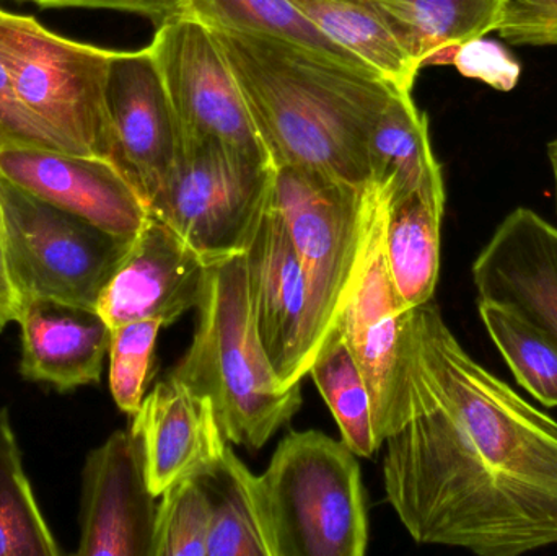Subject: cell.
<instances>
[{
	"instance_id": "obj_1",
	"label": "cell",
	"mask_w": 557,
	"mask_h": 556,
	"mask_svg": "<svg viewBox=\"0 0 557 556\" xmlns=\"http://www.w3.org/2000/svg\"><path fill=\"white\" fill-rule=\"evenodd\" d=\"M386 499L419 544L480 556L557 545V421L474 361L441 310L409 312Z\"/></svg>"
},
{
	"instance_id": "obj_2",
	"label": "cell",
	"mask_w": 557,
	"mask_h": 556,
	"mask_svg": "<svg viewBox=\"0 0 557 556\" xmlns=\"http://www.w3.org/2000/svg\"><path fill=\"white\" fill-rule=\"evenodd\" d=\"M211 32L274 166L369 182L367 140L396 91L392 84L366 65L287 39Z\"/></svg>"
},
{
	"instance_id": "obj_3",
	"label": "cell",
	"mask_w": 557,
	"mask_h": 556,
	"mask_svg": "<svg viewBox=\"0 0 557 556\" xmlns=\"http://www.w3.org/2000/svg\"><path fill=\"white\" fill-rule=\"evenodd\" d=\"M195 336L169 378L208 397L228 443L258 450L301 407L300 384L284 387L264 351L248 283L247 254L209 267Z\"/></svg>"
},
{
	"instance_id": "obj_4",
	"label": "cell",
	"mask_w": 557,
	"mask_h": 556,
	"mask_svg": "<svg viewBox=\"0 0 557 556\" xmlns=\"http://www.w3.org/2000/svg\"><path fill=\"white\" fill-rule=\"evenodd\" d=\"M392 191L388 180L356 185L307 166L274 169L268 205L284 222L307 281L308 371L339 329Z\"/></svg>"
},
{
	"instance_id": "obj_5",
	"label": "cell",
	"mask_w": 557,
	"mask_h": 556,
	"mask_svg": "<svg viewBox=\"0 0 557 556\" xmlns=\"http://www.w3.org/2000/svg\"><path fill=\"white\" fill-rule=\"evenodd\" d=\"M273 556H362L369 518L357 456L317 430L292 431L258 475Z\"/></svg>"
},
{
	"instance_id": "obj_6",
	"label": "cell",
	"mask_w": 557,
	"mask_h": 556,
	"mask_svg": "<svg viewBox=\"0 0 557 556\" xmlns=\"http://www.w3.org/2000/svg\"><path fill=\"white\" fill-rule=\"evenodd\" d=\"M113 52L0 9V54L16 100L55 150L111 159L107 81Z\"/></svg>"
},
{
	"instance_id": "obj_7",
	"label": "cell",
	"mask_w": 557,
	"mask_h": 556,
	"mask_svg": "<svg viewBox=\"0 0 557 556\" xmlns=\"http://www.w3.org/2000/svg\"><path fill=\"white\" fill-rule=\"evenodd\" d=\"M0 199L7 270L18 307L45 297L97 309L133 238L62 211L2 176Z\"/></svg>"
},
{
	"instance_id": "obj_8",
	"label": "cell",
	"mask_w": 557,
	"mask_h": 556,
	"mask_svg": "<svg viewBox=\"0 0 557 556\" xmlns=\"http://www.w3.org/2000/svg\"><path fill=\"white\" fill-rule=\"evenodd\" d=\"M270 157L219 143L183 149L149 214L176 232L209 264L245 255L273 185Z\"/></svg>"
},
{
	"instance_id": "obj_9",
	"label": "cell",
	"mask_w": 557,
	"mask_h": 556,
	"mask_svg": "<svg viewBox=\"0 0 557 556\" xmlns=\"http://www.w3.org/2000/svg\"><path fill=\"white\" fill-rule=\"evenodd\" d=\"M147 48L175 111L183 149L219 143L268 157L240 85L208 26L180 16L156 28Z\"/></svg>"
},
{
	"instance_id": "obj_10",
	"label": "cell",
	"mask_w": 557,
	"mask_h": 556,
	"mask_svg": "<svg viewBox=\"0 0 557 556\" xmlns=\"http://www.w3.org/2000/svg\"><path fill=\"white\" fill-rule=\"evenodd\" d=\"M107 111L110 162L149 208L183 153L182 131L149 48L113 52Z\"/></svg>"
},
{
	"instance_id": "obj_11",
	"label": "cell",
	"mask_w": 557,
	"mask_h": 556,
	"mask_svg": "<svg viewBox=\"0 0 557 556\" xmlns=\"http://www.w3.org/2000/svg\"><path fill=\"white\" fill-rule=\"evenodd\" d=\"M389 199L376 222L366 271L337 329L366 379L372 404L373 433L380 447L401 420L406 330L411 312L399 299L386 267L383 237Z\"/></svg>"
},
{
	"instance_id": "obj_12",
	"label": "cell",
	"mask_w": 557,
	"mask_h": 556,
	"mask_svg": "<svg viewBox=\"0 0 557 556\" xmlns=\"http://www.w3.org/2000/svg\"><path fill=\"white\" fill-rule=\"evenodd\" d=\"M156 499L139 437L114 431L88 453L82 470L77 555L152 556Z\"/></svg>"
},
{
	"instance_id": "obj_13",
	"label": "cell",
	"mask_w": 557,
	"mask_h": 556,
	"mask_svg": "<svg viewBox=\"0 0 557 556\" xmlns=\"http://www.w3.org/2000/svg\"><path fill=\"white\" fill-rule=\"evenodd\" d=\"M209 267L173 228L149 215L101 293L97 312L110 329L137 320L173 325L198 309Z\"/></svg>"
},
{
	"instance_id": "obj_14",
	"label": "cell",
	"mask_w": 557,
	"mask_h": 556,
	"mask_svg": "<svg viewBox=\"0 0 557 556\" xmlns=\"http://www.w3.org/2000/svg\"><path fill=\"white\" fill-rule=\"evenodd\" d=\"M0 176L120 237H136L150 215L123 173L100 157L9 147L0 150Z\"/></svg>"
},
{
	"instance_id": "obj_15",
	"label": "cell",
	"mask_w": 557,
	"mask_h": 556,
	"mask_svg": "<svg viewBox=\"0 0 557 556\" xmlns=\"http://www.w3.org/2000/svg\"><path fill=\"white\" fill-rule=\"evenodd\" d=\"M471 277L478 300L512 310L557 345V227L513 209L480 251Z\"/></svg>"
},
{
	"instance_id": "obj_16",
	"label": "cell",
	"mask_w": 557,
	"mask_h": 556,
	"mask_svg": "<svg viewBox=\"0 0 557 556\" xmlns=\"http://www.w3.org/2000/svg\"><path fill=\"white\" fill-rule=\"evenodd\" d=\"M248 283L264 351L284 387L308 374V291L284 222L270 205L247 251Z\"/></svg>"
},
{
	"instance_id": "obj_17",
	"label": "cell",
	"mask_w": 557,
	"mask_h": 556,
	"mask_svg": "<svg viewBox=\"0 0 557 556\" xmlns=\"http://www.w3.org/2000/svg\"><path fill=\"white\" fill-rule=\"evenodd\" d=\"M133 418L131 431L143 446L147 483L156 498L195 475L228 444L211 400L169 375L144 397Z\"/></svg>"
},
{
	"instance_id": "obj_18",
	"label": "cell",
	"mask_w": 557,
	"mask_h": 556,
	"mask_svg": "<svg viewBox=\"0 0 557 556\" xmlns=\"http://www.w3.org/2000/svg\"><path fill=\"white\" fill-rule=\"evenodd\" d=\"M18 323L23 379L62 394L100 382L111 329L97 309L36 297L22 304Z\"/></svg>"
},
{
	"instance_id": "obj_19",
	"label": "cell",
	"mask_w": 557,
	"mask_h": 556,
	"mask_svg": "<svg viewBox=\"0 0 557 556\" xmlns=\"http://www.w3.org/2000/svg\"><path fill=\"white\" fill-rule=\"evenodd\" d=\"M370 180L392 182L393 195L419 191L445 201L441 163L432 152L429 123L411 94L396 90L367 140Z\"/></svg>"
},
{
	"instance_id": "obj_20",
	"label": "cell",
	"mask_w": 557,
	"mask_h": 556,
	"mask_svg": "<svg viewBox=\"0 0 557 556\" xmlns=\"http://www.w3.org/2000/svg\"><path fill=\"white\" fill-rule=\"evenodd\" d=\"M445 201L424 193L393 195L386 215V267L406 309L431 302L441 271V225Z\"/></svg>"
},
{
	"instance_id": "obj_21",
	"label": "cell",
	"mask_w": 557,
	"mask_h": 556,
	"mask_svg": "<svg viewBox=\"0 0 557 556\" xmlns=\"http://www.w3.org/2000/svg\"><path fill=\"white\" fill-rule=\"evenodd\" d=\"M195 475L211 505L208 556H273L258 475L231 443Z\"/></svg>"
},
{
	"instance_id": "obj_22",
	"label": "cell",
	"mask_w": 557,
	"mask_h": 556,
	"mask_svg": "<svg viewBox=\"0 0 557 556\" xmlns=\"http://www.w3.org/2000/svg\"><path fill=\"white\" fill-rule=\"evenodd\" d=\"M331 42L382 75L396 90L411 94L421 71L418 59L362 0H290Z\"/></svg>"
},
{
	"instance_id": "obj_23",
	"label": "cell",
	"mask_w": 557,
	"mask_h": 556,
	"mask_svg": "<svg viewBox=\"0 0 557 556\" xmlns=\"http://www.w3.org/2000/svg\"><path fill=\"white\" fill-rule=\"evenodd\" d=\"M425 67L444 49L494 32L507 0H362Z\"/></svg>"
},
{
	"instance_id": "obj_24",
	"label": "cell",
	"mask_w": 557,
	"mask_h": 556,
	"mask_svg": "<svg viewBox=\"0 0 557 556\" xmlns=\"http://www.w3.org/2000/svg\"><path fill=\"white\" fill-rule=\"evenodd\" d=\"M52 535L23 467L9 410H0V556H58Z\"/></svg>"
},
{
	"instance_id": "obj_25",
	"label": "cell",
	"mask_w": 557,
	"mask_h": 556,
	"mask_svg": "<svg viewBox=\"0 0 557 556\" xmlns=\"http://www.w3.org/2000/svg\"><path fill=\"white\" fill-rule=\"evenodd\" d=\"M308 375L333 413L341 441L357 457H372L380 446L373 433L369 388L339 330L317 356Z\"/></svg>"
},
{
	"instance_id": "obj_26",
	"label": "cell",
	"mask_w": 557,
	"mask_h": 556,
	"mask_svg": "<svg viewBox=\"0 0 557 556\" xmlns=\"http://www.w3.org/2000/svg\"><path fill=\"white\" fill-rule=\"evenodd\" d=\"M183 16L209 29L274 36L366 65L331 42L290 0H186Z\"/></svg>"
},
{
	"instance_id": "obj_27",
	"label": "cell",
	"mask_w": 557,
	"mask_h": 556,
	"mask_svg": "<svg viewBox=\"0 0 557 556\" xmlns=\"http://www.w3.org/2000/svg\"><path fill=\"white\" fill-rule=\"evenodd\" d=\"M478 310L519 385L545 407H557L556 343L506 307L478 300Z\"/></svg>"
},
{
	"instance_id": "obj_28",
	"label": "cell",
	"mask_w": 557,
	"mask_h": 556,
	"mask_svg": "<svg viewBox=\"0 0 557 556\" xmlns=\"http://www.w3.org/2000/svg\"><path fill=\"white\" fill-rule=\"evenodd\" d=\"M160 498L152 556H208L211 505L201 482L186 477Z\"/></svg>"
},
{
	"instance_id": "obj_29",
	"label": "cell",
	"mask_w": 557,
	"mask_h": 556,
	"mask_svg": "<svg viewBox=\"0 0 557 556\" xmlns=\"http://www.w3.org/2000/svg\"><path fill=\"white\" fill-rule=\"evenodd\" d=\"M162 323L137 320L111 329L110 391L121 411L134 417L140 408Z\"/></svg>"
},
{
	"instance_id": "obj_30",
	"label": "cell",
	"mask_w": 557,
	"mask_h": 556,
	"mask_svg": "<svg viewBox=\"0 0 557 556\" xmlns=\"http://www.w3.org/2000/svg\"><path fill=\"white\" fill-rule=\"evenodd\" d=\"M428 65H454L463 77L484 82L499 91H510L522 75L520 62L500 42L486 36L451 46L429 59Z\"/></svg>"
},
{
	"instance_id": "obj_31",
	"label": "cell",
	"mask_w": 557,
	"mask_h": 556,
	"mask_svg": "<svg viewBox=\"0 0 557 556\" xmlns=\"http://www.w3.org/2000/svg\"><path fill=\"white\" fill-rule=\"evenodd\" d=\"M500 38L519 46H557V0H507Z\"/></svg>"
},
{
	"instance_id": "obj_32",
	"label": "cell",
	"mask_w": 557,
	"mask_h": 556,
	"mask_svg": "<svg viewBox=\"0 0 557 556\" xmlns=\"http://www.w3.org/2000/svg\"><path fill=\"white\" fill-rule=\"evenodd\" d=\"M9 147L54 149L48 137L36 127L20 107L13 91L9 67L0 54V150Z\"/></svg>"
},
{
	"instance_id": "obj_33",
	"label": "cell",
	"mask_w": 557,
	"mask_h": 556,
	"mask_svg": "<svg viewBox=\"0 0 557 556\" xmlns=\"http://www.w3.org/2000/svg\"><path fill=\"white\" fill-rule=\"evenodd\" d=\"M42 9H103L133 13L150 20L156 28L180 18L186 0H28Z\"/></svg>"
},
{
	"instance_id": "obj_34",
	"label": "cell",
	"mask_w": 557,
	"mask_h": 556,
	"mask_svg": "<svg viewBox=\"0 0 557 556\" xmlns=\"http://www.w3.org/2000/svg\"><path fill=\"white\" fill-rule=\"evenodd\" d=\"M20 307L10 283L5 257V221H3L2 199H0V332L10 322H18Z\"/></svg>"
},
{
	"instance_id": "obj_35",
	"label": "cell",
	"mask_w": 557,
	"mask_h": 556,
	"mask_svg": "<svg viewBox=\"0 0 557 556\" xmlns=\"http://www.w3.org/2000/svg\"><path fill=\"white\" fill-rule=\"evenodd\" d=\"M548 160L549 165H552L553 180H555V189H556V211H557V139L552 140L548 144Z\"/></svg>"
}]
</instances>
